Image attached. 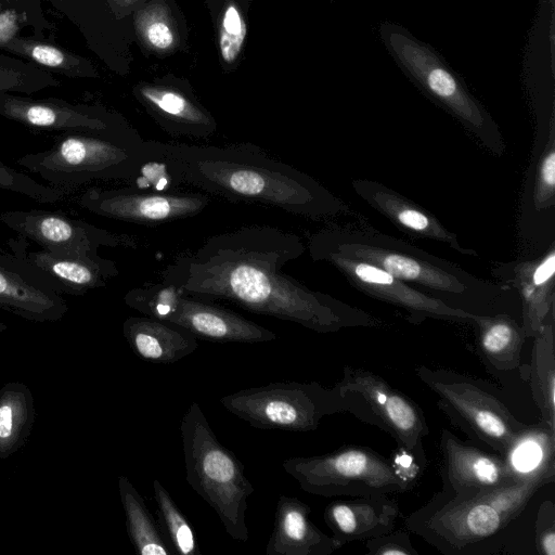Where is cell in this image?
Wrapping results in <instances>:
<instances>
[{"label":"cell","mask_w":555,"mask_h":555,"mask_svg":"<svg viewBox=\"0 0 555 555\" xmlns=\"http://www.w3.org/2000/svg\"><path fill=\"white\" fill-rule=\"evenodd\" d=\"M0 221L20 236L55 254L98 255L102 247L133 246L128 235L56 211L7 210L0 214Z\"/></svg>","instance_id":"9a60e30c"},{"label":"cell","mask_w":555,"mask_h":555,"mask_svg":"<svg viewBox=\"0 0 555 555\" xmlns=\"http://www.w3.org/2000/svg\"><path fill=\"white\" fill-rule=\"evenodd\" d=\"M311 508L295 496L280 494L267 555H331L341 547L310 519Z\"/></svg>","instance_id":"603a6c76"},{"label":"cell","mask_w":555,"mask_h":555,"mask_svg":"<svg viewBox=\"0 0 555 555\" xmlns=\"http://www.w3.org/2000/svg\"><path fill=\"white\" fill-rule=\"evenodd\" d=\"M538 179L539 202H544L546 197L553 198L555 188V152L553 149L541 163Z\"/></svg>","instance_id":"f35d334b"},{"label":"cell","mask_w":555,"mask_h":555,"mask_svg":"<svg viewBox=\"0 0 555 555\" xmlns=\"http://www.w3.org/2000/svg\"><path fill=\"white\" fill-rule=\"evenodd\" d=\"M0 116L27 127L54 130H101L125 121L101 106L74 104L63 99H34L0 91Z\"/></svg>","instance_id":"d6986e66"},{"label":"cell","mask_w":555,"mask_h":555,"mask_svg":"<svg viewBox=\"0 0 555 555\" xmlns=\"http://www.w3.org/2000/svg\"><path fill=\"white\" fill-rule=\"evenodd\" d=\"M535 546L541 555L555 554V505L544 501L537 514L534 522Z\"/></svg>","instance_id":"8d00e7d4"},{"label":"cell","mask_w":555,"mask_h":555,"mask_svg":"<svg viewBox=\"0 0 555 555\" xmlns=\"http://www.w3.org/2000/svg\"><path fill=\"white\" fill-rule=\"evenodd\" d=\"M186 481L217 513L234 540L249 538L245 514L255 488L244 465L216 437L197 402H192L180 425Z\"/></svg>","instance_id":"8992f818"},{"label":"cell","mask_w":555,"mask_h":555,"mask_svg":"<svg viewBox=\"0 0 555 555\" xmlns=\"http://www.w3.org/2000/svg\"><path fill=\"white\" fill-rule=\"evenodd\" d=\"M147 141L126 121L101 130L66 131L51 147L16 164L67 193L93 181H133L149 160Z\"/></svg>","instance_id":"277c9868"},{"label":"cell","mask_w":555,"mask_h":555,"mask_svg":"<svg viewBox=\"0 0 555 555\" xmlns=\"http://www.w3.org/2000/svg\"><path fill=\"white\" fill-rule=\"evenodd\" d=\"M305 250L294 233L270 225L242 227L212 235L196 249L178 255L160 278L185 295L231 302L318 333L383 324L286 274L283 268Z\"/></svg>","instance_id":"6da1fadb"},{"label":"cell","mask_w":555,"mask_h":555,"mask_svg":"<svg viewBox=\"0 0 555 555\" xmlns=\"http://www.w3.org/2000/svg\"><path fill=\"white\" fill-rule=\"evenodd\" d=\"M439 409L473 441L505 456L529 427L518 421L487 384L446 369L416 367Z\"/></svg>","instance_id":"52a82bcc"},{"label":"cell","mask_w":555,"mask_h":555,"mask_svg":"<svg viewBox=\"0 0 555 555\" xmlns=\"http://www.w3.org/2000/svg\"><path fill=\"white\" fill-rule=\"evenodd\" d=\"M135 95L159 127L171 135L208 138L216 131L212 115L182 89L143 83L137 87Z\"/></svg>","instance_id":"44dd1931"},{"label":"cell","mask_w":555,"mask_h":555,"mask_svg":"<svg viewBox=\"0 0 555 555\" xmlns=\"http://www.w3.org/2000/svg\"><path fill=\"white\" fill-rule=\"evenodd\" d=\"M77 202L101 217L153 225L197 216L208 206L209 197L199 192H154L138 186L90 188Z\"/></svg>","instance_id":"5bb4252c"},{"label":"cell","mask_w":555,"mask_h":555,"mask_svg":"<svg viewBox=\"0 0 555 555\" xmlns=\"http://www.w3.org/2000/svg\"><path fill=\"white\" fill-rule=\"evenodd\" d=\"M41 4L11 2L0 10V51L69 78H98L93 64L47 37L53 30Z\"/></svg>","instance_id":"4fadbf2b"},{"label":"cell","mask_w":555,"mask_h":555,"mask_svg":"<svg viewBox=\"0 0 555 555\" xmlns=\"http://www.w3.org/2000/svg\"><path fill=\"white\" fill-rule=\"evenodd\" d=\"M12 254L27 260L43 272L61 294L81 296L106 286L118 275L116 263L98 255L55 254L44 249H30L27 238L9 241Z\"/></svg>","instance_id":"ffe728a7"},{"label":"cell","mask_w":555,"mask_h":555,"mask_svg":"<svg viewBox=\"0 0 555 555\" xmlns=\"http://www.w3.org/2000/svg\"><path fill=\"white\" fill-rule=\"evenodd\" d=\"M156 185L189 184L232 202L271 206L308 218L333 215L338 203L313 178L251 143L224 146L147 141Z\"/></svg>","instance_id":"7a4b0ae2"},{"label":"cell","mask_w":555,"mask_h":555,"mask_svg":"<svg viewBox=\"0 0 555 555\" xmlns=\"http://www.w3.org/2000/svg\"><path fill=\"white\" fill-rule=\"evenodd\" d=\"M309 251H333L369 262L403 282L441 295L442 301L502 292L420 248L376 233L324 229L310 237Z\"/></svg>","instance_id":"5b68a950"},{"label":"cell","mask_w":555,"mask_h":555,"mask_svg":"<svg viewBox=\"0 0 555 555\" xmlns=\"http://www.w3.org/2000/svg\"><path fill=\"white\" fill-rule=\"evenodd\" d=\"M247 36V23L241 5L228 0L218 17V46L222 61L231 65L238 59Z\"/></svg>","instance_id":"836d02e7"},{"label":"cell","mask_w":555,"mask_h":555,"mask_svg":"<svg viewBox=\"0 0 555 555\" xmlns=\"http://www.w3.org/2000/svg\"><path fill=\"white\" fill-rule=\"evenodd\" d=\"M61 85L51 72L40 65L0 51V91L30 95Z\"/></svg>","instance_id":"1f68e13d"},{"label":"cell","mask_w":555,"mask_h":555,"mask_svg":"<svg viewBox=\"0 0 555 555\" xmlns=\"http://www.w3.org/2000/svg\"><path fill=\"white\" fill-rule=\"evenodd\" d=\"M399 515V504L389 495L333 501L323 514L332 537L340 546L392 531Z\"/></svg>","instance_id":"7402d4cb"},{"label":"cell","mask_w":555,"mask_h":555,"mask_svg":"<svg viewBox=\"0 0 555 555\" xmlns=\"http://www.w3.org/2000/svg\"><path fill=\"white\" fill-rule=\"evenodd\" d=\"M0 309L43 323L61 320L68 306L56 285L37 267L0 251Z\"/></svg>","instance_id":"ac0fdd59"},{"label":"cell","mask_w":555,"mask_h":555,"mask_svg":"<svg viewBox=\"0 0 555 555\" xmlns=\"http://www.w3.org/2000/svg\"><path fill=\"white\" fill-rule=\"evenodd\" d=\"M478 350L485 361L496 372H509L520 364L521 349L527 338L522 328L508 314L478 315Z\"/></svg>","instance_id":"d4e9b609"},{"label":"cell","mask_w":555,"mask_h":555,"mask_svg":"<svg viewBox=\"0 0 555 555\" xmlns=\"http://www.w3.org/2000/svg\"><path fill=\"white\" fill-rule=\"evenodd\" d=\"M122 334L140 359L154 363H175L198 347L197 338L185 328L146 315L127 318Z\"/></svg>","instance_id":"cb8c5ba5"},{"label":"cell","mask_w":555,"mask_h":555,"mask_svg":"<svg viewBox=\"0 0 555 555\" xmlns=\"http://www.w3.org/2000/svg\"><path fill=\"white\" fill-rule=\"evenodd\" d=\"M550 1H551L552 7H554L555 0H550Z\"/></svg>","instance_id":"ee69618b"},{"label":"cell","mask_w":555,"mask_h":555,"mask_svg":"<svg viewBox=\"0 0 555 555\" xmlns=\"http://www.w3.org/2000/svg\"><path fill=\"white\" fill-rule=\"evenodd\" d=\"M137 34L153 52L168 53L179 43V34L169 10L160 3H150L134 16Z\"/></svg>","instance_id":"d6a6232c"},{"label":"cell","mask_w":555,"mask_h":555,"mask_svg":"<svg viewBox=\"0 0 555 555\" xmlns=\"http://www.w3.org/2000/svg\"><path fill=\"white\" fill-rule=\"evenodd\" d=\"M11 2H18V1L0 0V10L2 8H4L8 3H11ZM34 4H36V3H34ZM39 4H41V3H39Z\"/></svg>","instance_id":"7bdbcfd3"},{"label":"cell","mask_w":555,"mask_h":555,"mask_svg":"<svg viewBox=\"0 0 555 555\" xmlns=\"http://www.w3.org/2000/svg\"><path fill=\"white\" fill-rule=\"evenodd\" d=\"M382 34L405 73L486 141L491 120L442 60L399 27L383 26Z\"/></svg>","instance_id":"7c38bea8"},{"label":"cell","mask_w":555,"mask_h":555,"mask_svg":"<svg viewBox=\"0 0 555 555\" xmlns=\"http://www.w3.org/2000/svg\"><path fill=\"white\" fill-rule=\"evenodd\" d=\"M333 388L341 412L385 431L397 447L411 451L426 467L423 439L429 428L416 402L382 376L351 365L344 366L341 378Z\"/></svg>","instance_id":"9c48e42d"},{"label":"cell","mask_w":555,"mask_h":555,"mask_svg":"<svg viewBox=\"0 0 555 555\" xmlns=\"http://www.w3.org/2000/svg\"><path fill=\"white\" fill-rule=\"evenodd\" d=\"M0 189L26 196L38 204H55L64 198L65 192L42 184L0 160Z\"/></svg>","instance_id":"e575fe53"},{"label":"cell","mask_w":555,"mask_h":555,"mask_svg":"<svg viewBox=\"0 0 555 555\" xmlns=\"http://www.w3.org/2000/svg\"><path fill=\"white\" fill-rule=\"evenodd\" d=\"M219 402L255 428L298 433L315 430L322 418L341 412L334 388L318 382H271L223 396Z\"/></svg>","instance_id":"8fae6325"},{"label":"cell","mask_w":555,"mask_h":555,"mask_svg":"<svg viewBox=\"0 0 555 555\" xmlns=\"http://www.w3.org/2000/svg\"><path fill=\"white\" fill-rule=\"evenodd\" d=\"M554 477L539 474L465 500L450 499L441 489L405 519V526L443 554H467L506 529Z\"/></svg>","instance_id":"3957f363"},{"label":"cell","mask_w":555,"mask_h":555,"mask_svg":"<svg viewBox=\"0 0 555 555\" xmlns=\"http://www.w3.org/2000/svg\"><path fill=\"white\" fill-rule=\"evenodd\" d=\"M555 272V255L551 251L531 272L530 279L533 285L542 286L551 283Z\"/></svg>","instance_id":"ab89813d"},{"label":"cell","mask_w":555,"mask_h":555,"mask_svg":"<svg viewBox=\"0 0 555 555\" xmlns=\"http://www.w3.org/2000/svg\"><path fill=\"white\" fill-rule=\"evenodd\" d=\"M36 418L35 399L20 382L0 389V460L17 452L28 440Z\"/></svg>","instance_id":"4316f807"},{"label":"cell","mask_w":555,"mask_h":555,"mask_svg":"<svg viewBox=\"0 0 555 555\" xmlns=\"http://www.w3.org/2000/svg\"><path fill=\"white\" fill-rule=\"evenodd\" d=\"M282 467L304 491L325 498L389 495L412 488L397 477L390 459L362 446H344L321 455L289 457Z\"/></svg>","instance_id":"ba28073f"},{"label":"cell","mask_w":555,"mask_h":555,"mask_svg":"<svg viewBox=\"0 0 555 555\" xmlns=\"http://www.w3.org/2000/svg\"><path fill=\"white\" fill-rule=\"evenodd\" d=\"M533 338L529 377L531 393L543 425L555 431L554 308Z\"/></svg>","instance_id":"484cf974"},{"label":"cell","mask_w":555,"mask_h":555,"mask_svg":"<svg viewBox=\"0 0 555 555\" xmlns=\"http://www.w3.org/2000/svg\"><path fill=\"white\" fill-rule=\"evenodd\" d=\"M8 1H18V2H26V3H41V0H8Z\"/></svg>","instance_id":"b9f144b4"},{"label":"cell","mask_w":555,"mask_h":555,"mask_svg":"<svg viewBox=\"0 0 555 555\" xmlns=\"http://www.w3.org/2000/svg\"><path fill=\"white\" fill-rule=\"evenodd\" d=\"M390 462L397 477L411 487L415 485L421 472L425 468L411 451L401 447H397Z\"/></svg>","instance_id":"74e56055"},{"label":"cell","mask_w":555,"mask_h":555,"mask_svg":"<svg viewBox=\"0 0 555 555\" xmlns=\"http://www.w3.org/2000/svg\"><path fill=\"white\" fill-rule=\"evenodd\" d=\"M310 255L314 260L331 262L362 292L409 310L416 317L474 322L479 315L418 292L369 262L333 251H310Z\"/></svg>","instance_id":"2e32d148"},{"label":"cell","mask_w":555,"mask_h":555,"mask_svg":"<svg viewBox=\"0 0 555 555\" xmlns=\"http://www.w3.org/2000/svg\"><path fill=\"white\" fill-rule=\"evenodd\" d=\"M367 555H417L409 534L395 529L388 533L365 540Z\"/></svg>","instance_id":"d590c367"},{"label":"cell","mask_w":555,"mask_h":555,"mask_svg":"<svg viewBox=\"0 0 555 555\" xmlns=\"http://www.w3.org/2000/svg\"><path fill=\"white\" fill-rule=\"evenodd\" d=\"M118 490L126 516L127 532L141 555H170L175 553L149 511L145 501L126 476L118 478Z\"/></svg>","instance_id":"83f0119b"},{"label":"cell","mask_w":555,"mask_h":555,"mask_svg":"<svg viewBox=\"0 0 555 555\" xmlns=\"http://www.w3.org/2000/svg\"><path fill=\"white\" fill-rule=\"evenodd\" d=\"M440 447L442 490L450 499H469L522 479L504 456L466 443L448 429L441 431Z\"/></svg>","instance_id":"e0dca14e"},{"label":"cell","mask_w":555,"mask_h":555,"mask_svg":"<svg viewBox=\"0 0 555 555\" xmlns=\"http://www.w3.org/2000/svg\"><path fill=\"white\" fill-rule=\"evenodd\" d=\"M49 2L56 11L63 12L72 2L73 0H46Z\"/></svg>","instance_id":"60d3db41"},{"label":"cell","mask_w":555,"mask_h":555,"mask_svg":"<svg viewBox=\"0 0 555 555\" xmlns=\"http://www.w3.org/2000/svg\"><path fill=\"white\" fill-rule=\"evenodd\" d=\"M356 189L369 202L374 203L372 205L404 228L427 237L453 244L460 250L452 234L447 232L434 218L420 210L414 204H410L392 192L384 190V188L375 186L374 184L367 185L366 182L361 185L358 184Z\"/></svg>","instance_id":"f1b7e54d"},{"label":"cell","mask_w":555,"mask_h":555,"mask_svg":"<svg viewBox=\"0 0 555 555\" xmlns=\"http://www.w3.org/2000/svg\"><path fill=\"white\" fill-rule=\"evenodd\" d=\"M124 301L143 315L179 325L201 339L256 344L276 338L269 328L230 309L185 295L163 282L132 288Z\"/></svg>","instance_id":"30bf717a"},{"label":"cell","mask_w":555,"mask_h":555,"mask_svg":"<svg viewBox=\"0 0 555 555\" xmlns=\"http://www.w3.org/2000/svg\"><path fill=\"white\" fill-rule=\"evenodd\" d=\"M555 431L546 426L528 427L504 456L513 472L520 478L539 474H555Z\"/></svg>","instance_id":"f546056e"},{"label":"cell","mask_w":555,"mask_h":555,"mask_svg":"<svg viewBox=\"0 0 555 555\" xmlns=\"http://www.w3.org/2000/svg\"><path fill=\"white\" fill-rule=\"evenodd\" d=\"M153 491L159 526L175 553L198 555L199 548L194 529L170 493L157 479L153 481Z\"/></svg>","instance_id":"4dcf8cb0"}]
</instances>
